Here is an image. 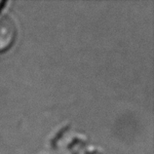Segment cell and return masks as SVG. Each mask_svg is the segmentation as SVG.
Returning a JSON list of instances; mask_svg holds the SVG:
<instances>
[{"label":"cell","instance_id":"cell-1","mask_svg":"<svg viewBox=\"0 0 154 154\" xmlns=\"http://www.w3.org/2000/svg\"><path fill=\"white\" fill-rule=\"evenodd\" d=\"M16 38V26L10 17L0 15V52L12 46Z\"/></svg>","mask_w":154,"mask_h":154},{"label":"cell","instance_id":"cell-2","mask_svg":"<svg viewBox=\"0 0 154 154\" xmlns=\"http://www.w3.org/2000/svg\"><path fill=\"white\" fill-rule=\"evenodd\" d=\"M3 3H4V2H3V1H1V0H0V6L3 5Z\"/></svg>","mask_w":154,"mask_h":154}]
</instances>
